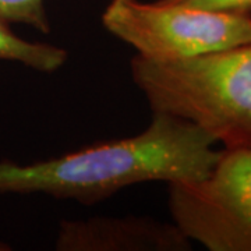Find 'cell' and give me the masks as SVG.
<instances>
[{
  "instance_id": "obj_1",
  "label": "cell",
  "mask_w": 251,
  "mask_h": 251,
  "mask_svg": "<svg viewBox=\"0 0 251 251\" xmlns=\"http://www.w3.org/2000/svg\"><path fill=\"white\" fill-rule=\"evenodd\" d=\"M194 123L153 112L143 133L31 165L0 162V193H42L92 205L145 183H188L209 175L222 151Z\"/></svg>"
},
{
  "instance_id": "obj_2",
  "label": "cell",
  "mask_w": 251,
  "mask_h": 251,
  "mask_svg": "<svg viewBox=\"0 0 251 251\" xmlns=\"http://www.w3.org/2000/svg\"><path fill=\"white\" fill-rule=\"evenodd\" d=\"M130 67L152 112L194 123L225 150L251 148V44L177 60L137 54Z\"/></svg>"
},
{
  "instance_id": "obj_3",
  "label": "cell",
  "mask_w": 251,
  "mask_h": 251,
  "mask_svg": "<svg viewBox=\"0 0 251 251\" xmlns=\"http://www.w3.org/2000/svg\"><path fill=\"white\" fill-rule=\"evenodd\" d=\"M112 35L153 60H177L251 44L250 14H229L159 0H112L102 14Z\"/></svg>"
},
{
  "instance_id": "obj_4",
  "label": "cell",
  "mask_w": 251,
  "mask_h": 251,
  "mask_svg": "<svg viewBox=\"0 0 251 251\" xmlns=\"http://www.w3.org/2000/svg\"><path fill=\"white\" fill-rule=\"evenodd\" d=\"M173 224L211 251H251V148L222 150L209 175L171 183Z\"/></svg>"
},
{
  "instance_id": "obj_5",
  "label": "cell",
  "mask_w": 251,
  "mask_h": 251,
  "mask_svg": "<svg viewBox=\"0 0 251 251\" xmlns=\"http://www.w3.org/2000/svg\"><path fill=\"white\" fill-rule=\"evenodd\" d=\"M59 251H187L191 240L175 224L151 216H94L62 221L54 240Z\"/></svg>"
},
{
  "instance_id": "obj_6",
  "label": "cell",
  "mask_w": 251,
  "mask_h": 251,
  "mask_svg": "<svg viewBox=\"0 0 251 251\" xmlns=\"http://www.w3.org/2000/svg\"><path fill=\"white\" fill-rule=\"evenodd\" d=\"M69 53L59 46L29 42L17 36L0 20V60L17 62L36 72L53 73L67 62Z\"/></svg>"
},
{
  "instance_id": "obj_7",
  "label": "cell",
  "mask_w": 251,
  "mask_h": 251,
  "mask_svg": "<svg viewBox=\"0 0 251 251\" xmlns=\"http://www.w3.org/2000/svg\"><path fill=\"white\" fill-rule=\"evenodd\" d=\"M0 20L25 24L44 34L50 32L44 0H0Z\"/></svg>"
},
{
  "instance_id": "obj_8",
  "label": "cell",
  "mask_w": 251,
  "mask_h": 251,
  "mask_svg": "<svg viewBox=\"0 0 251 251\" xmlns=\"http://www.w3.org/2000/svg\"><path fill=\"white\" fill-rule=\"evenodd\" d=\"M168 4H179L193 9L208 10L229 14H250L251 0H159Z\"/></svg>"
},
{
  "instance_id": "obj_9",
  "label": "cell",
  "mask_w": 251,
  "mask_h": 251,
  "mask_svg": "<svg viewBox=\"0 0 251 251\" xmlns=\"http://www.w3.org/2000/svg\"><path fill=\"white\" fill-rule=\"evenodd\" d=\"M9 250H11V247H10L7 243L0 242V251H9Z\"/></svg>"
}]
</instances>
